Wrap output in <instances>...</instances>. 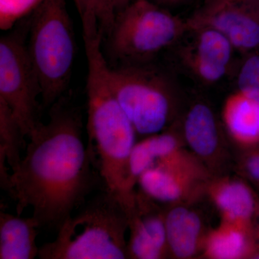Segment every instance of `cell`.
<instances>
[{"label": "cell", "mask_w": 259, "mask_h": 259, "mask_svg": "<svg viewBox=\"0 0 259 259\" xmlns=\"http://www.w3.org/2000/svg\"><path fill=\"white\" fill-rule=\"evenodd\" d=\"M35 218L0 212V259H33L38 257Z\"/></svg>", "instance_id": "7c38bea8"}, {"label": "cell", "mask_w": 259, "mask_h": 259, "mask_svg": "<svg viewBox=\"0 0 259 259\" xmlns=\"http://www.w3.org/2000/svg\"><path fill=\"white\" fill-rule=\"evenodd\" d=\"M187 21L189 30L207 26L218 30L243 55L259 51V0L234 3L207 16H191Z\"/></svg>", "instance_id": "30bf717a"}, {"label": "cell", "mask_w": 259, "mask_h": 259, "mask_svg": "<svg viewBox=\"0 0 259 259\" xmlns=\"http://www.w3.org/2000/svg\"><path fill=\"white\" fill-rule=\"evenodd\" d=\"M214 198L223 214L233 223L247 221L255 210L251 191L238 181H230L220 186L214 192Z\"/></svg>", "instance_id": "e0dca14e"}, {"label": "cell", "mask_w": 259, "mask_h": 259, "mask_svg": "<svg viewBox=\"0 0 259 259\" xmlns=\"http://www.w3.org/2000/svg\"><path fill=\"white\" fill-rule=\"evenodd\" d=\"M49 115L29 134L6 192L16 203L17 214L30 208L40 228H59L93 190L95 158L83 143L81 108L71 97L63 95Z\"/></svg>", "instance_id": "6da1fadb"}, {"label": "cell", "mask_w": 259, "mask_h": 259, "mask_svg": "<svg viewBox=\"0 0 259 259\" xmlns=\"http://www.w3.org/2000/svg\"><path fill=\"white\" fill-rule=\"evenodd\" d=\"M26 44L41 87V107L50 108L69 88L76 56L66 0H44L30 15Z\"/></svg>", "instance_id": "277c9868"}, {"label": "cell", "mask_w": 259, "mask_h": 259, "mask_svg": "<svg viewBox=\"0 0 259 259\" xmlns=\"http://www.w3.org/2000/svg\"><path fill=\"white\" fill-rule=\"evenodd\" d=\"M25 135L10 107L0 100V158L6 160L10 172L18 166L23 157Z\"/></svg>", "instance_id": "ac0fdd59"}, {"label": "cell", "mask_w": 259, "mask_h": 259, "mask_svg": "<svg viewBox=\"0 0 259 259\" xmlns=\"http://www.w3.org/2000/svg\"><path fill=\"white\" fill-rule=\"evenodd\" d=\"M188 42L179 50L181 64L194 79L212 84L229 70L234 49L223 34L207 26L190 28Z\"/></svg>", "instance_id": "9c48e42d"}, {"label": "cell", "mask_w": 259, "mask_h": 259, "mask_svg": "<svg viewBox=\"0 0 259 259\" xmlns=\"http://www.w3.org/2000/svg\"><path fill=\"white\" fill-rule=\"evenodd\" d=\"M247 249L246 236L236 227H228L213 233L207 245L208 254L218 259L239 258Z\"/></svg>", "instance_id": "d6986e66"}, {"label": "cell", "mask_w": 259, "mask_h": 259, "mask_svg": "<svg viewBox=\"0 0 259 259\" xmlns=\"http://www.w3.org/2000/svg\"><path fill=\"white\" fill-rule=\"evenodd\" d=\"M44 0H0V28L11 30L15 24L31 15Z\"/></svg>", "instance_id": "7402d4cb"}, {"label": "cell", "mask_w": 259, "mask_h": 259, "mask_svg": "<svg viewBox=\"0 0 259 259\" xmlns=\"http://www.w3.org/2000/svg\"><path fill=\"white\" fill-rule=\"evenodd\" d=\"M136 0H107V30L111 27L116 13Z\"/></svg>", "instance_id": "cb8c5ba5"}, {"label": "cell", "mask_w": 259, "mask_h": 259, "mask_svg": "<svg viewBox=\"0 0 259 259\" xmlns=\"http://www.w3.org/2000/svg\"><path fill=\"white\" fill-rule=\"evenodd\" d=\"M126 214L131 236L127 257L136 259L163 258L168 250L165 216L153 205L154 199L141 191L119 197Z\"/></svg>", "instance_id": "ba28073f"}, {"label": "cell", "mask_w": 259, "mask_h": 259, "mask_svg": "<svg viewBox=\"0 0 259 259\" xmlns=\"http://www.w3.org/2000/svg\"><path fill=\"white\" fill-rule=\"evenodd\" d=\"M83 42L88 64V146L94 158L96 156L106 190L125 194L129 158L137 133L112 90L110 66L101 49L102 39Z\"/></svg>", "instance_id": "7a4b0ae2"}, {"label": "cell", "mask_w": 259, "mask_h": 259, "mask_svg": "<svg viewBox=\"0 0 259 259\" xmlns=\"http://www.w3.org/2000/svg\"><path fill=\"white\" fill-rule=\"evenodd\" d=\"M156 4L161 5L162 7L175 6V5L182 4L187 0H152Z\"/></svg>", "instance_id": "484cf974"}, {"label": "cell", "mask_w": 259, "mask_h": 259, "mask_svg": "<svg viewBox=\"0 0 259 259\" xmlns=\"http://www.w3.org/2000/svg\"><path fill=\"white\" fill-rule=\"evenodd\" d=\"M82 24L83 39L103 38L107 29V0H74Z\"/></svg>", "instance_id": "ffe728a7"}, {"label": "cell", "mask_w": 259, "mask_h": 259, "mask_svg": "<svg viewBox=\"0 0 259 259\" xmlns=\"http://www.w3.org/2000/svg\"><path fill=\"white\" fill-rule=\"evenodd\" d=\"M165 224L168 250L181 258L195 254L202 230L199 216L186 207H177L167 212Z\"/></svg>", "instance_id": "9a60e30c"}, {"label": "cell", "mask_w": 259, "mask_h": 259, "mask_svg": "<svg viewBox=\"0 0 259 259\" xmlns=\"http://www.w3.org/2000/svg\"><path fill=\"white\" fill-rule=\"evenodd\" d=\"M223 116L228 132L237 141H259V102L237 91L227 99Z\"/></svg>", "instance_id": "2e32d148"}, {"label": "cell", "mask_w": 259, "mask_h": 259, "mask_svg": "<svg viewBox=\"0 0 259 259\" xmlns=\"http://www.w3.org/2000/svg\"><path fill=\"white\" fill-rule=\"evenodd\" d=\"M178 146L176 135L168 131H161L136 142L129 158L126 192L134 190L139 177L146 170L176 154Z\"/></svg>", "instance_id": "4fadbf2b"}, {"label": "cell", "mask_w": 259, "mask_h": 259, "mask_svg": "<svg viewBox=\"0 0 259 259\" xmlns=\"http://www.w3.org/2000/svg\"><path fill=\"white\" fill-rule=\"evenodd\" d=\"M23 30H15L0 40V100L10 107L25 137L39 120L37 97L40 81L29 57Z\"/></svg>", "instance_id": "52a82bcc"}, {"label": "cell", "mask_w": 259, "mask_h": 259, "mask_svg": "<svg viewBox=\"0 0 259 259\" xmlns=\"http://www.w3.org/2000/svg\"><path fill=\"white\" fill-rule=\"evenodd\" d=\"M245 0H203L202 6L192 16L204 17L213 14L228 5L241 3Z\"/></svg>", "instance_id": "603a6c76"}, {"label": "cell", "mask_w": 259, "mask_h": 259, "mask_svg": "<svg viewBox=\"0 0 259 259\" xmlns=\"http://www.w3.org/2000/svg\"><path fill=\"white\" fill-rule=\"evenodd\" d=\"M127 214L117 194L105 191L58 228L55 239L39 247L40 259L128 258Z\"/></svg>", "instance_id": "3957f363"}, {"label": "cell", "mask_w": 259, "mask_h": 259, "mask_svg": "<svg viewBox=\"0 0 259 259\" xmlns=\"http://www.w3.org/2000/svg\"><path fill=\"white\" fill-rule=\"evenodd\" d=\"M236 78L238 91L259 102V51L244 55Z\"/></svg>", "instance_id": "44dd1931"}, {"label": "cell", "mask_w": 259, "mask_h": 259, "mask_svg": "<svg viewBox=\"0 0 259 259\" xmlns=\"http://www.w3.org/2000/svg\"><path fill=\"white\" fill-rule=\"evenodd\" d=\"M109 78L137 134L151 136L166 128L173 115L176 93L163 71L150 63L110 66Z\"/></svg>", "instance_id": "8992f818"}, {"label": "cell", "mask_w": 259, "mask_h": 259, "mask_svg": "<svg viewBox=\"0 0 259 259\" xmlns=\"http://www.w3.org/2000/svg\"><path fill=\"white\" fill-rule=\"evenodd\" d=\"M258 258H259V256L258 257Z\"/></svg>", "instance_id": "4316f807"}, {"label": "cell", "mask_w": 259, "mask_h": 259, "mask_svg": "<svg viewBox=\"0 0 259 259\" xmlns=\"http://www.w3.org/2000/svg\"><path fill=\"white\" fill-rule=\"evenodd\" d=\"M176 154L143 173L138 180L141 191L158 202L172 203L183 198L196 171Z\"/></svg>", "instance_id": "8fae6325"}, {"label": "cell", "mask_w": 259, "mask_h": 259, "mask_svg": "<svg viewBox=\"0 0 259 259\" xmlns=\"http://www.w3.org/2000/svg\"><path fill=\"white\" fill-rule=\"evenodd\" d=\"M184 135L191 149L201 157H209L217 150L219 127L212 109L203 102L190 107L184 121Z\"/></svg>", "instance_id": "5bb4252c"}, {"label": "cell", "mask_w": 259, "mask_h": 259, "mask_svg": "<svg viewBox=\"0 0 259 259\" xmlns=\"http://www.w3.org/2000/svg\"><path fill=\"white\" fill-rule=\"evenodd\" d=\"M246 171L253 180L259 182V153L248 158L245 164Z\"/></svg>", "instance_id": "d4e9b609"}, {"label": "cell", "mask_w": 259, "mask_h": 259, "mask_svg": "<svg viewBox=\"0 0 259 259\" xmlns=\"http://www.w3.org/2000/svg\"><path fill=\"white\" fill-rule=\"evenodd\" d=\"M188 31L187 20L152 0H136L116 13L102 42L115 66L146 64Z\"/></svg>", "instance_id": "5b68a950"}]
</instances>
